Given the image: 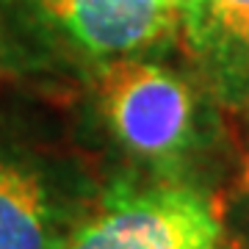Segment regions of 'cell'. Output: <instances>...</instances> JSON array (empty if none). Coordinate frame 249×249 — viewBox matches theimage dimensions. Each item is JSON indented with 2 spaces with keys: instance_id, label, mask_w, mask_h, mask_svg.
Instances as JSON below:
<instances>
[{
  "instance_id": "6da1fadb",
  "label": "cell",
  "mask_w": 249,
  "mask_h": 249,
  "mask_svg": "<svg viewBox=\"0 0 249 249\" xmlns=\"http://www.w3.org/2000/svg\"><path fill=\"white\" fill-rule=\"evenodd\" d=\"M222 216L211 196L183 183L116 186L61 249H219Z\"/></svg>"
},
{
  "instance_id": "7a4b0ae2",
  "label": "cell",
  "mask_w": 249,
  "mask_h": 249,
  "mask_svg": "<svg viewBox=\"0 0 249 249\" xmlns=\"http://www.w3.org/2000/svg\"><path fill=\"white\" fill-rule=\"evenodd\" d=\"M100 100L111 133L136 158L169 166L194 150L196 100L175 72L147 61H114L100 75Z\"/></svg>"
},
{
  "instance_id": "3957f363",
  "label": "cell",
  "mask_w": 249,
  "mask_h": 249,
  "mask_svg": "<svg viewBox=\"0 0 249 249\" xmlns=\"http://www.w3.org/2000/svg\"><path fill=\"white\" fill-rule=\"evenodd\" d=\"M47 17L91 55H124L166 36L186 0H39Z\"/></svg>"
},
{
  "instance_id": "277c9868",
  "label": "cell",
  "mask_w": 249,
  "mask_h": 249,
  "mask_svg": "<svg viewBox=\"0 0 249 249\" xmlns=\"http://www.w3.org/2000/svg\"><path fill=\"white\" fill-rule=\"evenodd\" d=\"M183 34L191 58L227 103H249V0H186Z\"/></svg>"
},
{
  "instance_id": "5b68a950",
  "label": "cell",
  "mask_w": 249,
  "mask_h": 249,
  "mask_svg": "<svg viewBox=\"0 0 249 249\" xmlns=\"http://www.w3.org/2000/svg\"><path fill=\"white\" fill-rule=\"evenodd\" d=\"M70 219L34 163L0 155V249H61Z\"/></svg>"
}]
</instances>
